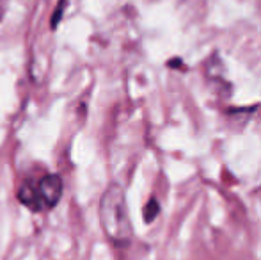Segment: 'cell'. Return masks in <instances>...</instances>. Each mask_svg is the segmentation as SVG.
Here are the masks:
<instances>
[{
  "label": "cell",
  "mask_w": 261,
  "mask_h": 260,
  "mask_svg": "<svg viewBox=\"0 0 261 260\" xmlns=\"http://www.w3.org/2000/svg\"><path fill=\"white\" fill-rule=\"evenodd\" d=\"M100 223L114 246H128L134 237L124 191L117 184L107 187L100 200Z\"/></svg>",
  "instance_id": "cell-1"
},
{
  "label": "cell",
  "mask_w": 261,
  "mask_h": 260,
  "mask_svg": "<svg viewBox=\"0 0 261 260\" xmlns=\"http://www.w3.org/2000/svg\"><path fill=\"white\" fill-rule=\"evenodd\" d=\"M62 196V178L55 173L27 180L18 191V200L32 212H46L59 203Z\"/></svg>",
  "instance_id": "cell-2"
},
{
  "label": "cell",
  "mask_w": 261,
  "mask_h": 260,
  "mask_svg": "<svg viewBox=\"0 0 261 260\" xmlns=\"http://www.w3.org/2000/svg\"><path fill=\"white\" fill-rule=\"evenodd\" d=\"M158 212H160V205H158V201L156 200H149L148 205H146V208H144V221L151 223L153 219L158 216Z\"/></svg>",
  "instance_id": "cell-3"
},
{
  "label": "cell",
  "mask_w": 261,
  "mask_h": 260,
  "mask_svg": "<svg viewBox=\"0 0 261 260\" xmlns=\"http://www.w3.org/2000/svg\"><path fill=\"white\" fill-rule=\"evenodd\" d=\"M64 7H66V0H61L59 2V6H57V9H55V13L52 14V29H55L59 25V21H61V18H62V11H64Z\"/></svg>",
  "instance_id": "cell-4"
}]
</instances>
